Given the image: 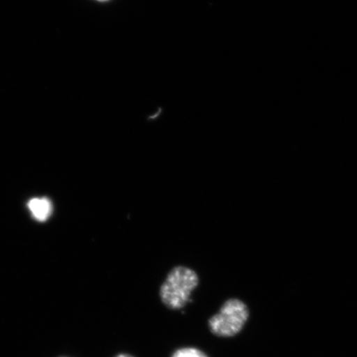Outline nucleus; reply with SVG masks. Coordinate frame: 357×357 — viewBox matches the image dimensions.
<instances>
[{
    "mask_svg": "<svg viewBox=\"0 0 357 357\" xmlns=\"http://www.w3.org/2000/svg\"><path fill=\"white\" fill-rule=\"evenodd\" d=\"M198 284L199 278L194 271L184 266L174 268L160 287V298L169 309L180 310L189 302Z\"/></svg>",
    "mask_w": 357,
    "mask_h": 357,
    "instance_id": "f257e3e1",
    "label": "nucleus"
},
{
    "mask_svg": "<svg viewBox=\"0 0 357 357\" xmlns=\"http://www.w3.org/2000/svg\"><path fill=\"white\" fill-rule=\"evenodd\" d=\"M248 319V310L242 301H227L220 312L209 319L211 332L220 337H233L243 329Z\"/></svg>",
    "mask_w": 357,
    "mask_h": 357,
    "instance_id": "f03ea898",
    "label": "nucleus"
},
{
    "mask_svg": "<svg viewBox=\"0 0 357 357\" xmlns=\"http://www.w3.org/2000/svg\"><path fill=\"white\" fill-rule=\"evenodd\" d=\"M29 208L36 220L40 222L46 221L52 213V202L47 198L31 199Z\"/></svg>",
    "mask_w": 357,
    "mask_h": 357,
    "instance_id": "7ed1b4c3",
    "label": "nucleus"
},
{
    "mask_svg": "<svg viewBox=\"0 0 357 357\" xmlns=\"http://www.w3.org/2000/svg\"><path fill=\"white\" fill-rule=\"evenodd\" d=\"M172 357H208L201 351L195 348L186 347L178 350L173 354Z\"/></svg>",
    "mask_w": 357,
    "mask_h": 357,
    "instance_id": "20e7f679",
    "label": "nucleus"
},
{
    "mask_svg": "<svg viewBox=\"0 0 357 357\" xmlns=\"http://www.w3.org/2000/svg\"><path fill=\"white\" fill-rule=\"evenodd\" d=\"M116 357H133V356H132L130 355H128V354H120Z\"/></svg>",
    "mask_w": 357,
    "mask_h": 357,
    "instance_id": "39448f33",
    "label": "nucleus"
},
{
    "mask_svg": "<svg viewBox=\"0 0 357 357\" xmlns=\"http://www.w3.org/2000/svg\"><path fill=\"white\" fill-rule=\"evenodd\" d=\"M99 1H107V0H99Z\"/></svg>",
    "mask_w": 357,
    "mask_h": 357,
    "instance_id": "423d86ee",
    "label": "nucleus"
}]
</instances>
